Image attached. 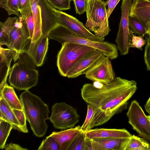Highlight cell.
<instances>
[{"label": "cell", "mask_w": 150, "mask_h": 150, "mask_svg": "<svg viewBox=\"0 0 150 150\" xmlns=\"http://www.w3.org/2000/svg\"><path fill=\"white\" fill-rule=\"evenodd\" d=\"M137 89L135 81L120 77L100 87L91 83L83 85L81 96L93 109L88 130L105 123L115 115L126 109L128 100Z\"/></svg>", "instance_id": "cell-1"}, {"label": "cell", "mask_w": 150, "mask_h": 150, "mask_svg": "<svg viewBox=\"0 0 150 150\" xmlns=\"http://www.w3.org/2000/svg\"><path fill=\"white\" fill-rule=\"evenodd\" d=\"M20 98L27 120L34 134L39 137H43L47 129L46 120L49 118L48 105L28 90L22 93Z\"/></svg>", "instance_id": "cell-2"}, {"label": "cell", "mask_w": 150, "mask_h": 150, "mask_svg": "<svg viewBox=\"0 0 150 150\" xmlns=\"http://www.w3.org/2000/svg\"><path fill=\"white\" fill-rule=\"evenodd\" d=\"M17 62L11 68L8 82L19 90H28L36 86L39 74L34 61L24 50L18 54Z\"/></svg>", "instance_id": "cell-3"}, {"label": "cell", "mask_w": 150, "mask_h": 150, "mask_svg": "<svg viewBox=\"0 0 150 150\" xmlns=\"http://www.w3.org/2000/svg\"><path fill=\"white\" fill-rule=\"evenodd\" d=\"M50 39L60 42L75 43L88 46L102 52L106 57L112 60L118 56V49L114 44L108 41H93L77 35L65 28L59 25L53 29L48 35Z\"/></svg>", "instance_id": "cell-4"}, {"label": "cell", "mask_w": 150, "mask_h": 150, "mask_svg": "<svg viewBox=\"0 0 150 150\" xmlns=\"http://www.w3.org/2000/svg\"><path fill=\"white\" fill-rule=\"evenodd\" d=\"M34 23V33L32 42L42 35L48 36L59 25L52 7L47 0H30Z\"/></svg>", "instance_id": "cell-5"}, {"label": "cell", "mask_w": 150, "mask_h": 150, "mask_svg": "<svg viewBox=\"0 0 150 150\" xmlns=\"http://www.w3.org/2000/svg\"><path fill=\"white\" fill-rule=\"evenodd\" d=\"M85 27L96 36L104 38L111 30L107 9L102 0H88Z\"/></svg>", "instance_id": "cell-6"}, {"label": "cell", "mask_w": 150, "mask_h": 150, "mask_svg": "<svg viewBox=\"0 0 150 150\" xmlns=\"http://www.w3.org/2000/svg\"><path fill=\"white\" fill-rule=\"evenodd\" d=\"M96 49L72 42L62 44L57 55V66L60 74L66 77L70 69L81 57Z\"/></svg>", "instance_id": "cell-7"}, {"label": "cell", "mask_w": 150, "mask_h": 150, "mask_svg": "<svg viewBox=\"0 0 150 150\" xmlns=\"http://www.w3.org/2000/svg\"><path fill=\"white\" fill-rule=\"evenodd\" d=\"M79 119L76 109L65 102L57 103L53 105L49 118L54 127L64 129L74 127Z\"/></svg>", "instance_id": "cell-8"}, {"label": "cell", "mask_w": 150, "mask_h": 150, "mask_svg": "<svg viewBox=\"0 0 150 150\" xmlns=\"http://www.w3.org/2000/svg\"><path fill=\"white\" fill-rule=\"evenodd\" d=\"M132 3V0H122L121 6V18L115 41L121 55L128 53L133 34L129 26V18Z\"/></svg>", "instance_id": "cell-9"}, {"label": "cell", "mask_w": 150, "mask_h": 150, "mask_svg": "<svg viewBox=\"0 0 150 150\" xmlns=\"http://www.w3.org/2000/svg\"><path fill=\"white\" fill-rule=\"evenodd\" d=\"M126 115L133 129L150 143V122L137 100L131 102Z\"/></svg>", "instance_id": "cell-10"}, {"label": "cell", "mask_w": 150, "mask_h": 150, "mask_svg": "<svg viewBox=\"0 0 150 150\" xmlns=\"http://www.w3.org/2000/svg\"><path fill=\"white\" fill-rule=\"evenodd\" d=\"M54 11L59 25L65 28L77 36L90 40L97 42L104 41L105 38L95 35L76 18L54 8Z\"/></svg>", "instance_id": "cell-11"}, {"label": "cell", "mask_w": 150, "mask_h": 150, "mask_svg": "<svg viewBox=\"0 0 150 150\" xmlns=\"http://www.w3.org/2000/svg\"><path fill=\"white\" fill-rule=\"evenodd\" d=\"M85 74L86 78L103 85L110 83L115 78L110 59L105 55L96 62Z\"/></svg>", "instance_id": "cell-12"}, {"label": "cell", "mask_w": 150, "mask_h": 150, "mask_svg": "<svg viewBox=\"0 0 150 150\" xmlns=\"http://www.w3.org/2000/svg\"><path fill=\"white\" fill-rule=\"evenodd\" d=\"M10 32L9 36V45L7 47L15 51L16 56L14 62L17 60L19 53L23 51L27 42L30 39V33L25 19L21 17Z\"/></svg>", "instance_id": "cell-13"}, {"label": "cell", "mask_w": 150, "mask_h": 150, "mask_svg": "<svg viewBox=\"0 0 150 150\" xmlns=\"http://www.w3.org/2000/svg\"><path fill=\"white\" fill-rule=\"evenodd\" d=\"M48 36L42 35L33 42L30 39L23 50L31 57L38 67L41 66L44 62L48 48Z\"/></svg>", "instance_id": "cell-14"}, {"label": "cell", "mask_w": 150, "mask_h": 150, "mask_svg": "<svg viewBox=\"0 0 150 150\" xmlns=\"http://www.w3.org/2000/svg\"><path fill=\"white\" fill-rule=\"evenodd\" d=\"M104 55L102 52L96 49L86 54L76 63L69 71L66 77L74 78L85 74L90 68Z\"/></svg>", "instance_id": "cell-15"}, {"label": "cell", "mask_w": 150, "mask_h": 150, "mask_svg": "<svg viewBox=\"0 0 150 150\" xmlns=\"http://www.w3.org/2000/svg\"><path fill=\"white\" fill-rule=\"evenodd\" d=\"M129 16L139 20L144 26L147 34L150 36V2L147 0H133Z\"/></svg>", "instance_id": "cell-16"}, {"label": "cell", "mask_w": 150, "mask_h": 150, "mask_svg": "<svg viewBox=\"0 0 150 150\" xmlns=\"http://www.w3.org/2000/svg\"><path fill=\"white\" fill-rule=\"evenodd\" d=\"M129 138H97L91 141L93 150H125Z\"/></svg>", "instance_id": "cell-17"}, {"label": "cell", "mask_w": 150, "mask_h": 150, "mask_svg": "<svg viewBox=\"0 0 150 150\" xmlns=\"http://www.w3.org/2000/svg\"><path fill=\"white\" fill-rule=\"evenodd\" d=\"M16 53L9 48L0 47V91L7 83L6 81L11 69L12 60L15 59Z\"/></svg>", "instance_id": "cell-18"}, {"label": "cell", "mask_w": 150, "mask_h": 150, "mask_svg": "<svg viewBox=\"0 0 150 150\" xmlns=\"http://www.w3.org/2000/svg\"><path fill=\"white\" fill-rule=\"evenodd\" d=\"M80 128L78 125L59 132H53L50 135L58 143L60 150H68L76 138L82 132Z\"/></svg>", "instance_id": "cell-19"}, {"label": "cell", "mask_w": 150, "mask_h": 150, "mask_svg": "<svg viewBox=\"0 0 150 150\" xmlns=\"http://www.w3.org/2000/svg\"><path fill=\"white\" fill-rule=\"evenodd\" d=\"M85 132L86 137L90 139L110 138H129L132 135L125 129H91Z\"/></svg>", "instance_id": "cell-20"}, {"label": "cell", "mask_w": 150, "mask_h": 150, "mask_svg": "<svg viewBox=\"0 0 150 150\" xmlns=\"http://www.w3.org/2000/svg\"><path fill=\"white\" fill-rule=\"evenodd\" d=\"M0 96L6 101L12 109L23 110L21 100L18 98L13 87L8 85L7 83L0 91Z\"/></svg>", "instance_id": "cell-21"}, {"label": "cell", "mask_w": 150, "mask_h": 150, "mask_svg": "<svg viewBox=\"0 0 150 150\" xmlns=\"http://www.w3.org/2000/svg\"><path fill=\"white\" fill-rule=\"evenodd\" d=\"M19 18L16 17H8L4 22H0V46L9 45V36L12 29L16 23L18 21Z\"/></svg>", "instance_id": "cell-22"}, {"label": "cell", "mask_w": 150, "mask_h": 150, "mask_svg": "<svg viewBox=\"0 0 150 150\" xmlns=\"http://www.w3.org/2000/svg\"><path fill=\"white\" fill-rule=\"evenodd\" d=\"M150 150V143L143 138L132 135L125 147V150Z\"/></svg>", "instance_id": "cell-23"}, {"label": "cell", "mask_w": 150, "mask_h": 150, "mask_svg": "<svg viewBox=\"0 0 150 150\" xmlns=\"http://www.w3.org/2000/svg\"><path fill=\"white\" fill-rule=\"evenodd\" d=\"M10 123L0 119V149L5 148L6 143L10 132L13 128Z\"/></svg>", "instance_id": "cell-24"}, {"label": "cell", "mask_w": 150, "mask_h": 150, "mask_svg": "<svg viewBox=\"0 0 150 150\" xmlns=\"http://www.w3.org/2000/svg\"><path fill=\"white\" fill-rule=\"evenodd\" d=\"M20 0H0V7L5 9L8 15H15L20 17L18 8Z\"/></svg>", "instance_id": "cell-25"}, {"label": "cell", "mask_w": 150, "mask_h": 150, "mask_svg": "<svg viewBox=\"0 0 150 150\" xmlns=\"http://www.w3.org/2000/svg\"><path fill=\"white\" fill-rule=\"evenodd\" d=\"M129 26L133 32L139 36L143 37L147 34L144 25L139 20L135 17L129 16Z\"/></svg>", "instance_id": "cell-26"}, {"label": "cell", "mask_w": 150, "mask_h": 150, "mask_svg": "<svg viewBox=\"0 0 150 150\" xmlns=\"http://www.w3.org/2000/svg\"><path fill=\"white\" fill-rule=\"evenodd\" d=\"M38 150H60L57 142L50 135L46 137L42 142Z\"/></svg>", "instance_id": "cell-27"}, {"label": "cell", "mask_w": 150, "mask_h": 150, "mask_svg": "<svg viewBox=\"0 0 150 150\" xmlns=\"http://www.w3.org/2000/svg\"><path fill=\"white\" fill-rule=\"evenodd\" d=\"M0 119L8 121L11 124L14 129L24 133L23 130L12 109L7 112L5 116L0 117Z\"/></svg>", "instance_id": "cell-28"}, {"label": "cell", "mask_w": 150, "mask_h": 150, "mask_svg": "<svg viewBox=\"0 0 150 150\" xmlns=\"http://www.w3.org/2000/svg\"><path fill=\"white\" fill-rule=\"evenodd\" d=\"M85 132H81L69 147V150H85Z\"/></svg>", "instance_id": "cell-29"}, {"label": "cell", "mask_w": 150, "mask_h": 150, "mask_svg": "<svg viewBox=\"0 0 150 150\" xmlns=\"http://www.w3.org/2000/svg\"><path fill=\"white\" fill-rule=\"evenodd\" d=\"M18 8L20 17L25 19L32 12L30 0H20Z\"/></svg>", "instance_id": "cell-30"}, {"label": "cell", "mask_w": 150, "mask_h": 150, "mask_svg": "<svg viewBox=\"0 0 150 150\" xmlns=\"http://www.w3.org/2000/svg\"><path fill=\"white\" fill-rule=\"evenodd\" d=\"M73 0H47L54 8L60 11L68 10L71 8L70 2Z\"/></svg>", "instance_id": "cell-31"}, {"label": "cell", "mask_w": 150, "mask_h": 150, "mask_svg": "<svg viewBox=\"0 0 150 150\" xmlns=\"http://www.w3.org/2000/svg\"><path fill=\"white\" fill-rule=\"evenodd\" d=\"M12 109L23 130L24 133H28V131L26 125V120L27 119L23 110H21L15 109Z\"/></svg>", "instance_id": "cell-32"}, {"label": "cell", "mask_w": 150, "mask_h": 150, "mask_svg": "<svg viewBox=\"0 0 150 150\" xmlns=\"http://www.w3.org/2000/svg\"><path fill=\"white\" fill-rule=\"evenodd\" d=\"M76 14H82L86 12L88 0H73Z\"/></svg>", "instance_id": "cell-33"}, {"label": "cell", "mask_w": 150, "mask_h": 150, "mask_svg": "<svg viewBox=\"0 0 150 150\" xmlns=\"http://www.w3.org/2000/svg\"><path fill=\"white\" fill-rule=\"evenodd\" d=\"M93 113V109L90 105H87V113L85 121L82 125L81 126V129L83 132H86L87 130Z\"/></svg>", "instance_id": "cell-34"}, {"label": "cell", "mask_w": 150, "mask_h": 150, "mask_svg": "<svg viewBox=\"0 0 150 150\" xmlns=\"http://www.w3.org/2000/svg\"><path fill=\"white\" fill-rule=\"evenodd\" d=\"M146 43L143 37L133 34L130 47H135L142 50V47Z\"/></svg>", "instance_id": "cell-35"}, {"label": "cell", "mask_w": 150, "mask_h": 150, "mask_svg": "<svg viewBox=\"0 0 150 150\" xmlns=\"http://www.w3.org/2000/svg\"><path fill=\"white\" fill-rule=\"evenodd\" d=\"M26 23L29 30L31 41L33 40L34 33V23L33 16L32 12L25 18Z\"/></svg>", "instance_id": "cell-36"}, {"label": "cell", "mask_w": 150, "mask_h": 150, "mask_svg": "<svg viewBox=\"0 0 150 150\" xmlns=\"http://www.w3.org/2000/svg\"><path fill=\"white\" fill-rule=\"evenodd\" d=\"M145 63L147 70L150 71V36L147 39V44L145 48L144 55Z\"/></svg>", "instance_id": "cell-37"}, {"label": "cell", "mask_w": 150, "mask_h": 150, "mask_svg": "<svg viewBox=\"0 0 150 150\" xmlns=\"http://www.w3.org/2000/svg\"><path fill=\"white\" fill-rule=\"evenodd\" d=\"M120 1V0H107L104 1L106 6H108L107 13L108 19Z\"/></svg>", "instance_id": "cell-38"}, {"label": "cell", "mask_w": 150, "mask_h": 150, "mask_svg": "<svg viewBox=\"0 0 150 150\" xmlns=\"http://www.w3.org/2000/svg\"><path fill=\"white\" fill-rule=\"evenodd\" d=\"M6 101L2 98H0V116H5L7 112L11 109Z\"/></svg>", "instance_id": "cell-39"}, {"label": "cell", "mask_w": 150, "mask_h": 150, "mask_svg": "<svg viewBox=\"0 0 150 150\" xmlns=\"http://www.w3.org/2000/svg\"><path fill=\"white\" fill-rule=\"evenodd\" d=\"M6 150H27L28 149L23 148L19 145L13 143H10L6 145Z\"/></svg>", "instance_id": "cell-40"}, {"label": "cell", "mask_w": 150, "mask_h": 150, "mask_svg": "<svg viewBox=\"0 0 150 150\" xmlns=\"http://www.w3.org/2000/svg\"><path fill=\"white\" fill-rule=\"evenodd\" d=\"M85 150H93L91 139L86 137L85 142Z\"/></svg>", "instance_id": "cell-41"}, {"label": "cell", "mask_w": 150, "mask_h": 150, "mask_svg": "<svg viewBox=\"0 0 150 150\" xmlns=\"http://www.w3.org/2000/svg\"><path fill=\"white\" fill-rule=\"evenodd\" d=\"M144 107L146 112L150 115V97L144 105Z\"/></svg>", "instance_id": "cell-42"}, {"label": "cell", "mask_w": 150, "mask_h": 150, "mask_svg": "<svg viewBox=\"0 0 150 150\" xmlns=\"http://www.w3.org/2000/svg\"><path fill=\"white\" fill-rule=\"evenodd\" d=\"M147 116L150 122V115H147Z\"/></svg>", "instance_id": "cell-43"}, {"label": "cell", "mask_w": 150, "mask_h": 150, "mask_svg": "<svg viewBox=\"0 0 150 150\" xmlns=\"http://www.w3.org/2000/svg\"><path fill=\"white\" fill-rule=\"evenodd\" d=\"M147 0L150 2V0Z\"/></svg>", "instance_id": "cell-44"}]
</instances>
